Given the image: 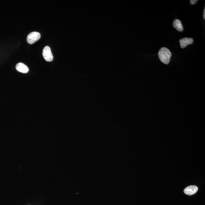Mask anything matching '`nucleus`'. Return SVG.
Segmentation results:
<instances>
[{
    "mask_svg": "<svg viewBox=\"0 0 205 205\" xmlns=\"http://www.w3.org/2000/svg\"><path fill=\"white\" fill-rule=\"evenodd\" d=\"M173 26L179 32H182L184 30L182 23L178 19H176L173 21Z\"/></svg>",
    "mask_w": 205,
    "mask_h": 205,
    "instance_id": "0eeeda50",
    "label": "nucleus"
},
{
    "mask_svg": "<svg viewBox=\"0 0 205 205\" xmlns=\"http://www.w3.org/2000/svg\"><path fill=\"white\" fill-rule=\"evenodd\" d=\"M203 15L204 18L205 19V8H204V10Z\"/></svg>",
    "mask_w": 205,
    "mask_h": 205,
    "instance_id": "1a4fd4ad",
    "label": "nucleus"
},
{
    "mask_svg": "<svg viewBox=\"0 0 205 205\" xmlns=\"http://www.w3.org/2000/svg\"><path fill=\"white\" fill-rule=\"evenodd\" d=\"M193 42V40L192 38H184L179 40L181 48H184L188 45L192 44Z\"/></svg>",
    "mask_w": 205,
    "mask_h": 205,
    "instance_id": "39448f33",
    "label": "nucleus"
},
{
    "mask_svg": "<svg viewBox=\"0 0 205 205\" xmlns=\"http://www.w3.org/2000/svg\"><path fill=\"white\" fill-rule=\"evenodd\" d=\"M158 55L159 60L164 64H168L170 62L172 54L169 49L165 47L161 48Z\"/></svg>",
    "mask_w": 205,
    "mask_h": 205,
    "instance_id": "f257e3e1",
    "label": "nucleus"
},
{
    "mask_svg": "<svg viewBox=\"0 0 205 205\" xmlns=\"http://www.w3.org/2000/svg\"><path fill=\"white\" fill-rule=\"evenodd\" d=\"M198 187L195 185L189 186L185 188L184 190V192L186 195H192L198 192Z\"/></svg>",
    "mask_w": 205,
    "mask_h": 205,
    "instance_id": "20e7f679",
    "label": "nucleus"
},
{
    "mask_svg": "<svg viewBox=\"0 0 205 205\" xmlns=\"http://www.w3.org/2000/svg\"><path fill=\"white\" fill-rule=\"evenodd\" d=\"M16 70L19 72L26 73L28 72L29 68L28 67L23 63L20 62L18 63L16 66Z\"/></svg>",
    "mask_w": 205,
    "mask_h": 205,
    "instance_id": "423d86ee",
    "label": "nucleus"
},
{
    "mask_svg": "<svg viewBox=\"0 0 205 205\" xmlns=\"http://www.w3.org/2000/svg\"><path fill=\"white\" fill-rule=\"evenodd\" d=\"M43 56L46 61L51 62L53 60V56L51 51L50 48L48 46H46L43 50Z\"/></svg>",
    "mask_w": 205,
    "mask_h": 205,
    "instance_id": "7ed1b4c3",
    "label": "nucleus"
},
{
    "mask_svg": "<svg viewBox=\"0 0 205 205\" xmlns=\"http://www.w3.org/2000/svg\"><path fill=\"white\" fill-rule=\"evenodd\" d=\"M41 37V34L37 32H33L27 36V41L30 44H33L37 41Z\"/></svg>",
    "mask_w": 205,
    "mask_h": 205,
    "instance_id": "f03ea898",
    "label": "nucleus"
},
{
    "mask_svg": "<svg viewBox=\"0 0 205 205\" xmlns=\"http://www.w3.org/2000/svg\"><path fill=\"white\" fill-rule=\"evenodd\" d=\"M197 1V0H190V3L192 5H195Z\"/></svg>",
    "mask_w": 205,
    "mask_h": 205,
    "instance_id": "6e6552de",
    "label": "nucleus"
}]
</instances>
